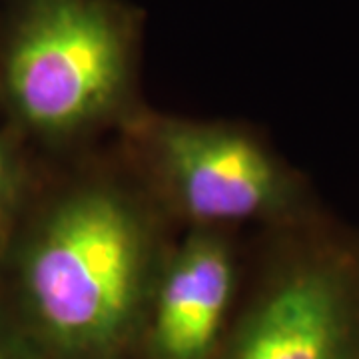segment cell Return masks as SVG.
<instances>
[{
	"mask_svg": "<svg viewBox=\"0 0 359 359\" xmlns=\"http://www.w3.org/2000/svg\"><path fill=\"white\" fill-rule=\"evenodd\" d=\"M210 359H359V228L292 219Z\"/></svg>",
	"mask_w": 359,
	"mask_h": 359,
	"instance_id": "2",
	"label": "cell"
},
{
	"mask_svg": "<svg viewBox=\"0 0 359 359\" xmlns=\"http://www.w3.org/2000/svg\"><path fill=\"white\" fill-rule=\"evenodd\" d=\"M0 359H11V358L6 355V351H2V349H0Z\"/></svg>",
	"mask_w": 359,
	"mask_h": 359,
	"instance_id": "7",
	"label": "cell"
},
{
	"mask_svg": "<svg viewBox=\"0 0 359 359\" xmlns=\"http://www.w3.org/2000/svg\"><path fill=\"white\" fill-rule=\"evenodd\" d=\"M128 70L126 28L104 0H34L8 52L6 82L32 126L72 132L120 102Z\"/></svg>",
	"mask_w": 359,
	"mask_h": 359,
	"instance_id": "3",
	"label": "cell"
},
{
	"mask_svg": "<svg viewBox=\"0 0 359 359\" xmlns=\"http://www.w3.org/2000/svg\"><path fill=\"white\" fill-rule=\"evenodd\" d=\"M152 158L180 210L200 226L308 212L290 168L244 132L188 120H162L150 136Z\"/></svg>",
	"mask_w": 359,
	"mask_h": 359,
	"instance_id": "4",
	"label": "cell"
},
{
	"mask_svg": "<svg viewBox=\"0 0 359 359\" xmlns=\"http://www.w3.org/2000/svg\"><path fill=\"white\" fill-rule=\"evenodd\" d=\"M156 278L152 231L130 196L104 184L66 196L25 264L40 344L52 359H136Z\"/></svg>",
	"mask_w": 359,
	"mask_h": 359,
	"instance_id": "1",
	"label": "cell"
},
{
	"mask_svg": "<svg viewBox=\"0 0 359 359\" xmlns=\"http://www.w3.org/2000/svg\"><path fill=\"white\" fill-rule=\"evenodd\" d=\"M233 292L228 245L196 231L156 278L138 359H210L231 318Z\"/></svg>",
	"mask_w": 359,
	"mask_h": 359,
	"instance_id": "5",
	"label": "cell"
},
{
	"mask_svg": "<svg viewBox=\"0 0 359 359\" xmlns=\"http://www.w3.org/2000/svg\"><path fill=\"white\" fill-rule=\"evenodd\" d=\"M11 168H8V160L6 156L0 152V226L8 208V200H11Z\"/></svg>",
	"mask_w": 359,
	"mask_h": 359,
	"instance_id": "6",
	"label": "cell"
}]
</instances>
